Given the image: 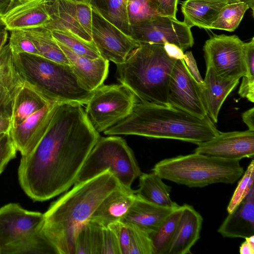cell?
I'll list each match as a JSON object with an SVG mask.
<instances>
[{"mask_svg": "<svg viewBox=\"0 0 254 254\" xmlns=\"http://www.w3.org/2000/svg\"><path fill=\"white\" fill-rule=\"evenodd\" d=\"M127 224L129 228L130 236L128 254H154L149 233L134 225Z\"/></svg>", "mask_w": 254, "mask_h": 254, "instance_id": "cell-37", "label": "cell"}, {"mask_svg": "<svg viewBox=\"0 0 254 254\" xmlns=\"http://www.w3.org/2000/svg\"><path fill=\"white\" fill-rule=\"evenodd\" d=\"M4 134H0V139L2 137V136L4 135Z\"/></svg>", "mask_w": 254, "mask_h": 254, "instance_id": "cell-56", "label": "cell"}, {"mask_svg": "<svg viewBox=\"0 0 254 254\" xmlns=\"http://www.w3.org/2000/svg\"><path fill=\"white\" fill-rule=\"evenodd\" d=\"M240 253L241 254H254V235L245 238V241L240 247Z\"/></svg>", "mask_w": 254, "mask_h": 254, "instance_id": "cell-46", "label": "cell"}, {"mask_svg": "<svg viewBox=\"0 0 254 254\" xmlns=\"http://www.w3.org/2000/svg\"><path fill=\"white\" fill-rule=\"evenodd\" d=\"M139 177L138 189L135 190L137 195L160 206L176 208L180 206L170 197L171 187L156 174L141 173Z\"/></svg>", "mask_w": 254, "mask_h": 254, "instance_id": "cell-26", "label": "cell"}, {"mask_svg": "<svg viewBox=\"0 0 254 254\" xmlns=\"http://www.w3.org/2000/svg\"><path fill=\"white\" fill-rule=\"evenodd\" d=\"M44 214L15 203L0 207V254H58L43 231Z\"/></svg>", "mask_w": 254, "mask_h": 254, "instance_id": "cell-7", "label": "cell"}, {"mask_svg": "<svg viewBox=\"0 0 254 254\" xmlns=\"http://www.w3.org/2000/svg\"><path fill=\"white\" fill-rule=\"evenodd\" d=\"M57 42L66 55L75 74L87 90L93 91L103 85L109 72V61L101 57L90 59L80 56Z\"/></svg>", "mask_w": 254, "mask_h": 254, "instance_id": "cell-18", "label": "cell"}, {"mask_svg": "<svg viewBox=\"0 0 254 254\" xmlns=\"http://www.w3.org/2000/svg\"><path fill=\"white\" fill-rule=\"evenodd\" d=\"M100 137L82 105L59 103L38 144L21 157L18 177L23 191L43 201L68 190Z\"/></svg>", "mask_w": 254, "mask_h": 254, "instance_id": "cell-1", "label": "cell"}, {"mask_svg": "<svg viewBox=\"0 0 254 254\" xmlns=\"http://www.w3.org/2000/svg\"><path fill=\"white\" fill-rule=\"evenodd\" d=\"M218 232L223 237L244 238L254 235V188L223 221Z\"/></svg>", "mask_w": 254, "mask_h": 254, "instance_id": "cell-22", "label": "cell"}, {"mask_svg": "<svg viewBox=\"0 0 254 254\" xmlns=\"http://www.w3.org/2000/svg\"><path fill=\"white\" fill-rule=\"evenodd\" d=\"M107 227L115 234L119 242L121 254H128L130 236L128 225L120 221L111 223Z\"/></svg>", "mask_w": 254, "mask_h": 254, "instance_id": "cell-39", "label": "cell"}, {"mask_svg": "<svg viewBox=\"0 0 254 254\" xmlns=\"http://www.w3.org/2000/svg\"><path fill=\"white\" fill-rule=\"evenodd\" d=\"M163 16L176 18L179 0H158Z\"/></svg>", "mask_w": 254, "mask_h": 254, "instance_id": "cell-44", "label": "cell"}, {"mask_svg": "<svg viewBox=\"0 0 254 254\" xmlns=\"http://www.w3.org/2000/svg\"><path fill=\"white\" fill-rule=\"evenodd\" d=\"M250 8L243 1L233 2L226 4L212 23L210 29L234 31L239 26L247 10Z\"/></svg>", "mask_w": 254, "mask_h": 254, "instance_id": "cell-32", "label": "cell"}, {"mask_svg": "<svg viewBox=\"0 0 254 254\" xmlns=\"http://www.w3.org/2000/svg\"><path fill=\"white\" fill-rule=\"evenodd\" d=\"M21 30L33 43L40 56L53 62L70 65L68 60L57 41L52 31L45 27Z\"/></svg>", "mask_w": 254, "mask_h": 254, "instance_id": "cell-27", "label": "cell"}, {"mask_svg": "<svg viewBox=\"0 0 254 254\" xmlns=\"http://www.w3.org/2000/svg\"><path fill=\"white\" fill-rule=\"evenodd\" d=\"M55 39L74 53L90 59L100 56L93 42L86 41L68 30H51Z\"/></svg>", "mask_w": 254, "mask_h": 254, "instance_id": "cell-33", "label": "cell"}, {"mask_svg": "<svg viewBox=\"0 0 254 254\" xmlns=\"http://www.w3.org/2000/svg\"><path fill=\"white\" fill-rule=\"evenodd\" d=\"M10 31L8 44L14 54L29 53L40 55L33 43L21 30Z\"/></svg>", "mask_w": 254, "mask_h": 254, "instance_id": "cell-38", "label": "cell"}, {"mask_svg": "<svg viewBox=\"0 0 254 254\" xmlns=\"http://www.w3.org/2000/svg\"><path fill=\"white\" fill-rule=\"evenodd\" d=\"M4 29H6L5 27V26L4 24L3 23L2 20H1L0 18V32H1L2 30H3Z\"/></svg>", "mask_w": 254, "mask_h": 254, "instance_id": "cell-52", "label": "cell"}, {"mask_svg": "<svg viewBox=\"0 0 254 254\" xmlns=\"http://www.w3.org/2000/svg\"><path fill=\"white\" fill-rule=\"evenodd\" d=\"M169 105L202 118L207 116L198 84L189 71L183 59H178L169 84Z\"/></svg>", "mask_w": 254, "mask_h": 254, "instance_id": "cell-14", "label": "cell"}, {"mask_svg": "<svg viewBox=\"0 0 254 254\" xmlns=\"http://www.w3.org/2000/svg\"><path fill=\"white\" fill-rule=\"evenodd\" d=\"M59 102L50 103L10 129L9 135L21 156L29 154L45 133Z\"/></svg>", "mask_w": 254, "mask_h": 254, "instance_id": "cell-16", "label": "cell"}, {"mask_svg": "<svg viewBox=\"0 0 254 254\" xmlns=\"http://www.w3.org/2000/svg\"><path fill=\"white\" fill-rule=\"evenodd\" d=\"M220 132L208 116L201 118L170 105L140 101L127 117L103 132L109 135L174 139L198 144Z\"/></svg>", "mask_w": 254, "mask_h": 254, "instance_id": "cell-3", "label": "cell"}, {"mask_svg": "<svg viewBox=\"0 0 254 254\" xmlns=\"http://www.w3.org/2000/svg\"><path fill=\"white\" fill-rule=\"evenodd\" d=\"M182 206L173 210L158 228L149 234L154 254H168L182 213Z\"/></svg>", "mask_w": 254, "mask_h": 254, "instance_id": "cell-29", "label": "cell"}, {"mask_svg": "<svg viewBox=\"0 0 254 254\" xmlns=\"http://www.w3.org/2000/svg\"><path fill=\"white\" fill-rule=\"evenodd\" d=\"M121 185L109 171L74 187L44 213L43 231L58 254H75L80 228L103 200Z\"/></svg>", "mask_w": 254, "mask_h": 254, "instance_id": "cell-2", "label": "cell"}, {"mask_svg": "<svg viewBox=\"0 0 254 254\" xmlns=\"http://www.w3.org/2000/svg\"><path fill=\"white\" fill-rule=\"evenodd\" d=\"M186 65L194 79L199 85H202L203 79L197 68L195 60L191 51H187L183 59Z\"/></svg>", "mask_w": 254, "mask_h": 254, "instance_id": "cell-43", "label": "cell"}, {"mask_svg": "<svg viewBox=\"0 0 254 254\" xmlns=\"http://www.w3.org/2000/svg\"><path fill=\"white\" fill-rule=\"evenodd\" d=\"M16 151L9 133L4 134L0 139V175L9 162L15 157Z\"/></svg>", "mask_w": 254, "mask_h": 254, "instance_id": "cell-40", "label": "cell"}, {"mask_svg": "<svg viewBox=\"0 0 254 254\" xmlns=\"http://www.w3.org/2000/svg\"><path fill=\"white\" fill-rule=\"evenodd\" d=\"M19 0H12V5H11V6H12L14 4L17 3L19 2Z\"/></svg>", "mask_w": 254, "mask_h": 254, "instance_id": "cell-53", "label": "cell"}, {"mask_svg": "<svg viewBox=\"0 0 254 254\" xmlns=\"http://www.w3.org/2000/svg\"><path fill=\"white\" fill-rule=\"evenodd\" d=\"M232 1H243L248 4L250 8L252 9L253 15H254V0H232Z\"/></svg>", "mask_w": 254, "mask_h": 254, "instance_id": "cell-51", "label": "cell"}, {"mask_svg": "<svg viewBox=\"0 0 254 254\" xmlns=\"http://www.w3.org/2000/svg\"><path fill=\"white\" fill-rule=\"evenodd\" d=\"M138 102L135 95L121 83L102 85L93 91L85 111L91 125L99 133L127 117Z\"/></svg>", "mask_w": 254, "mask_h": 254, "instance_id": "cell-9", "label": "cell"}, {"mask_svg": "<svg viewBox=\"0 0 254 254\" xmlns=\"http://www.w3.org/2000/svg\"><path fill=\"white\" fill-rule=\"evenodd\" d=\"M127 10L130 25L162 15L158 0H128Z\"/></svg>", "mask_w": 254, "mask_h": 254, "instance_id": "cell-35", "label": "cell"}, {"mask_svg": "<svg viewBox=\"0 0 254 254\" xmlns=\"http://www.w3.org/2000/svg\"><path fill=\"white\" fill-rule=\"evenodd\" d=\"M232 0H185L181 3L184 22L190 28L210 29L222 8Z\"/></svg>", "mask_w": 254, "mask_h": 254, "instance_id": "cell-24", "label": "cell"}, {"mask_svg": "<svg viewBox=\"0 0 254 254\" xmlns=\"http://www.w3.org/2000/svg\"><path fill=\"white\" fill-rule=\"evenodd\" d=\"M194 152L229 160L240 161L254 156V131L221 132L198 143Z\"/></svg>", "mask_w": 254, "mask_h": 254, "instance_id": "cell-15", "label": "cell"}, {"mask_svg": "<svg viewBox=\"0 0 254 254\" xmlns=\"http://www.w3.org/2000/svg\"><path fill=\"white\" fill-rule=\"evenodd\" d=\"M177 60L163 45L140 43L124 63L116 65V77L140 101L169 105L170 77Z\"/></svg>", "mask_w": 254, "mask_h": 254, "instance_id": "cell-4", "label": "cell"}, {"mask_svg": "<svg viewBox=\"0 0 254 254\" xmlns=\"http://www.w3.org/2000/svg\"><path fill=\"white\" fill-rule=\"evenodd\" d=\"M24 82L16 68L13 53L8 43L0 52V85L14 96Z\"/></svg>", "mask_w": 254, "mask_h": 254, "instance_id": "cell-31", "label": "cell"}, {"mask_svg": "<svg viewBox=\"0 0 254 254\" xmlns=\"http://www.w3.org/2000/svg\"><path fill=\"white\" fill-rule=\"evenodd\" d=\"M26 0H19V2H22V1H26Z\"/></svg>", "mask_w": 254, "mask_h": 254, "instance_id": "cell-55", "label": "cell"}, {"mask_svg": "<svg viewBox=\"0 0 254 254\" xmlns=\"http://www.w3.org/2000/svg\"><path fill=\"white\" fill-rule=\"evenodd\" d=\"M242 176L227 206L228 213L232 212L254 188V160L251 161Z\"/></svg>", "mask_w": 254, "mask_h": 254, "instance_id": "cell-36", "label": "cell"}, {"mask_svg": "<svg viewBox=\"0 0 254 254\" xmlns=\"http://www.w3.org/2000/svg\"><path fill=\"white\" fill-rule=\"evenodd\" d=\"M203 218L191 205H182V211L168 254H191L200 238Z\"/></svg>", "mask_w": 254, "mask_h": 254, "instance_id": "cell-20", "label": "cell"}, {"mask_svg": "<svg viewBox=\"0 0 254 254\" xmlns=\"http://www.w3.org/2000/svg\"><path fill=\"white\" fill-rule=\"evenodd\" d=\"M14 96L5 87L0 85V117L10 118Z\"/></svg>", "mask_w": 254, "mask_h": 254, "instance_id": "cell-42", "label": "cell"}, {"mask_svg": "<svg viewBox=\"0 0 254 254\" xmlns=\"http://www.w3.org/2000/svg\"><path fill=\"white\" fill-rule=\"evenodd\" d=\"M8 39V30L4 29L0 32V52L6 45Z\"/></svg>", "mask_w": 254, "mask_h": 254, "instance_id": "cell-49", "label": "cell"}, {"mask_svg": "<svg viewBox=\"0 0 254 254\" xmlns=\"http://www.w3.org/2000/svg\"><path fill=\"white\" fill-rule=\"evenodd\" d=\"M130 36L138 43L174 44L183 51L191 47L194 39L189 27L176 18L156 15L130 25Z\"/></svg>", "mask_w": 254, "mask_h": 254, "instance_id": "cell-11", "label": "cell"}, {"mask_svg": "<svg viewBox=\"0 0 254 254\" xmlns=\"http://www.w3.org/2000/svg\"><path fill=\"white\" fill-rule=\"evenodd\" d=\"M163 47L167 54L171 57L176 59H184V51L177 46L173 44L166 43L163 45Z\"/></svg>", "mask_w": 254, "mask_h": 254, "instance_id": "cell-45", "label": "cell"}, {"mask_svg": "<svg viewBox=\"0 0 254 254\" xmlns=\"http://www.w3.org/2000/svg\"><path fill=\"white\" fill-rule=\"evenodd\" d=\"M50 19L44 26L50 30H68L92 42V8L89 2L75 0H48Z\"/></svg>", "mask_w": 254, "mask_h": 254, "instance_id": "cell-13", "label": "cell"}, {"mask_svg": "<svg viewBox=\"0 0 254 254\" xmlns=\"http://www.w3.org/2000/svg\"><path fill=\"white\" fill-rule=\"evenodd\" d=\"M11 5L12 0H0V13L5 12Z\"/></svg>", "mask_w": 254, "mask_h": 254, "instance_id": "cell-50", "label": "cell"}, {"mask_svg": "<svg viewBox=\"0 0 254 254\" xmlns=\"http://www.w3.org/2000/svg\"><path fill=\"white\" fill-rule=\"evenodd\" d=\"M244 43L236 35L214 34L203 47L206 67L222 77L240 79L246 73Z\"/></svg>", "mask_w": 254, "mask_h": 254, "instance_id": "cell-10", "label": "cell"}, {"mask_svg": "<svg viewBox=\"0 0 254 254\" xmlns=\"http://www.w3.org/2000/svg\"><path fill=\"white\" fill-rule=\"evenodd\" d=\"M48 0H28L19 2L0 13L8 31L44 27L50 20Z\"/></svg>", "mask_w": 254, "mask_h": 254, "instance_id": "cell-17", "label": "cell"}, {"mask_svg": "<svg viewBox=\"0 0 254 254\" xmlns=\"http://www.w3.org/2000/svg\"><path fill=\"white\" fill-rule=\"evenodd\" d=\"M135 195V190L121 186L103 200L89 221L103 227L122 221L131 205Z\"/></svg>", "mask_w": 254, "mask_h": 254, "instance_id": "cell-21", "label": "cell"}, {"mask_svg": "<svg viewBox=\"0 0 254 254\" xmlns=\"http://www.w3.org/2000/svg\"><path fill=\"white\" fill-rule=\"evenodd\" d=\"M11 127L10 118L0 117V134L9 133Z\"/></svg>", "mask_w": 254, "mask_h": 254, "instance_id": "cell-48", "label": "cell"}, {"mask_svg": "<svg viewBox=\"0 0 254 254\" xmlns=\"http://www.w3.org/2000/svg\"><path fill=\"white\" fill-rule=\"evenodd\" d=\"M92 8V39L100 56L116 65L124 63L139 43Z\"/></svg>", "mask_w": 254, "mask_h": 254, "instance_id": "cell-12", "label": "cell"}, {"mask_svg": "<svg viewBox=\"0 0 254 254\" xmlns=\"http://www.w3.org/2000/svg\"><path fill=\"white\" fill-rule=\"evenodd\" d=\"M239 83V79L222 77L216 73L212 67H206L203 83L198 85L207 114L213 122H217L223 103Z\"/></svg>", "mask_w": 254, "mask_h": 254, "instance_id": "cell-19", "label": "cell"}, {"mask_svg": "<svg viewBox=\"0 0 254 254\" xmlns=\"http://www.w3.org/2000/svg\"><path fill=\"white\" fill-rule=\"evenodd\" d=\"M243 122L248 127L249 130L254 131V108L253 107L242 114Z\"/></svg>", "mask_w": 254, "mask_h": 254, "instance_id": "cell-47", "label": "cell"}, {"mask_svg": "<svg viewBox=\"0 0 254 254\" xmlns=\"http://www.w3.org/2000/svg\"><path fill=\"white\" fill-rule=\"evenodd\" d=\"M110 171L120 185L131 188L142 173L132 150L122 137H100L84 162L75 184Z\"/></svg>", "mask_w": 254, "mask_h": 254, "instance_id": "cell-8", "label": "cell"}, {"mask_svg": "<svg viewBox=\"0 0 254 254\" xmlns=\"http://www.w3.org/2000/svg\"><path fill=\"white\" fill-rule=\"evenodd\" d=\"M101 254H121L117 237L108 227L102 226Z\"/></svg>", "mask_w": 254, "mask_h": 254, "instance_id": "cell-41", "label": "cell"}, {"mask_svg": "<svg viewBox=\"0 0 254 254\" xmlns=\"http://www.w3.org/2000/svg\"><path fill=\"white\" fill-rule=\"evenodd\" d=\"M75 0L79 1V2H89L88 0Z\"/></svg>", "mask_w": 254, "mask_h": 254, "instance_id": "cell-54", "label": "cell"}, {"mask_svg": "<svg viewBox=\"0 0 254 254\" xmlns=\"http://www.w3.org/2000/svg\"><path fill=\"white\" fill-rule=\"evenodd\" d=\"M152 171L162 179L190 188H202L216 183L232 184L244 173L240 161L195 152L162 160Z\"/></svg>", "mask_w": 254, "mask_h": 254, "instance_id": "cell-6", "label": "cell"}, {"mask_svg": "<svg viewBox=\"0 0 254 254\" xmlns=\"http://www.w3.org/2000/svg\"><path fill=\"white\" fill-rule=\"evenodd\" d=\"M245 75L240 85L238 93L242 98L254 102V37L244 43Z\"/></svg>", "mask_w": 254, "mask_h": 254, "instance_id": "cell-34", "label": "cell"}, {"mask_svg": "<svg viewBox=\"0 0 254 254\" xmlns=\"http://www.w3.org/2000/svg\"><path fill=\"white\" fill-rule=\"evenodd\" d=\"M50 103L35 87L24 82L14 96L11 128Z\"/></svg>", "mask_w": 254, "mask_h": 254, "instance_id": "cell-25", "label": "cell"}, {"mask_svg": "<svg viewBox=\"0 0 254 254\" xmlns=\"http://www.w3.org/2000/svg\"><path fill=\"white\" fill-rule=\"evenodd\" d=\"M102 226L88 221L79 230L75 254H101Z\"/></svg>", "mask_w": 254, "mask_h": 254, "instance_id": "cell-30", "label": "cell"}, {"mask_svg": "<svg viewBox=\"0 0 254 254\" xmlns=\"http://www.w3.org/2000/svg\"><path fill=\"white\" fill-rule=\"evenodd\" d=\"M176 208L157 205L136 194L131 205L121 221L137 226L149 234L155 231Z\"/></svg>", "mask_w": 254, "mask_h": 254, "instance_id": "cell-23", "label": "cell"}, {"mask_svg": "<svg viewBox=\"0 0 254 254\" xmlns=\"http://www.w3.org/2000/svg\"><path fill=\"white\" fill-rule=\"evenodd\" d=\"M128 0H88L105 19L130 36V24L127 15Z\"/></svg>", "mask_w": 254, "mask_h": 254, "instance_id": "cell-28", "label": "cell"}, {"mask_svg": "<svg viewBox=\"0 0 254 254\" xmlns=\"http://www.w3.org/2000/svg\"><path fill=\"white\" fill-rule=\"evenodd\" d=\"M16 68L23 80L50 102L86 105L93 91L87 90L70 65L59 64L40 55L14 54Z\"/></svg>", "mask_w": 254, "mask_h": 254, "instance_id": "cell-5", "label": "cell"}]
</instances>
